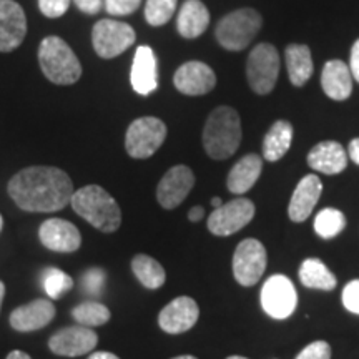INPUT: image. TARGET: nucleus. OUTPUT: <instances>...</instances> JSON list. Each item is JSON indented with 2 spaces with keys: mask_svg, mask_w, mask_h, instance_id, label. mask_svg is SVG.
<instances>
[{
  "mask_svg": "<svg viewBox=\"0 0 359 359\" xmlns=\"http://www.w3.org/2000/svg\"><path fill=\"white\" fill-rule=\"evenodd\" d=\"M255 203L250 198H235L215 208L208 217V231L215 236H230L236 231L243 230L251 219L255 218Z\"/></svg>",
  "mask_w": 359,
  "mask_h": 359,
  "instance_id": "9d476101",
  "label": "nucleus"
},
{
  "mask_svg": "<svg viewBox=\"0 0 359 359\" xmlns=\"http://www.w3.org/2000/svg\"><path fill=\"white\" fill-rule=\"evenodd\" d=\"M200 318L198 304L190 296L173 299L158 314V326L168 334H180L191 330Z\"/></svg>",
  "mask_w": 359,
  "mask_h": 359,
  "instance_id": "dca6fc26",
  "label": "nucleus"
},
{
  "mask_svg": "<svg viewBox=\"0 0 359 359\" xmlns=\"http://www.w3.org/2000/svg\"><path fill=\"white\" fill-rule=\"evenodd\" d=\"M241 143V120L231 107H218L210 114L203 128V147L213 160H226Z\"/></svg>",
  "mask_w": 359,
  "mask_h": 359,
  "instance_id": "7ed1b4c3",
  "label": "nucleus"
},
{
  "mask_svg": "<svg viewBox=\"0 0 359 359\" xmlns=\"http://www.w3.org/2000/svg\"><path fill=\"white\" fill-rule=\"evenodd\" d=\"M4 294H6V285H4V283L0 281V306H2V302H4Z\"/></svg>",
  "mask_w": 359,
  "mask_h": 359,
  "instance_id": "a18cd8bd",
  "label": "nucleus"
},
{
  "mask_svg": "<svg viewBox=\"0 0 359 359\" xmlns=\"http://www.w3.org/2000/svg\"><path fill=\"white\" fill-rule=\"evenodd\" d=\"M137 34L132 25L125 22L103 19L93 25L92 43L97 55L102 58H115L132 47Z\"/></svg>",
  "mask_w": 359,
  "mask_h": 359,
  "instance_id": "1a4fd4ad",
  "label": "nucleus"
},
{
  "mask_svg": "<svg viewBox=\"0 0 359 359\" xmlns=\"http://www.w3.org/2000/svg\"><path fill=\"white\" fill-rule=\"evenodd\" d=\"M203 217H205V210L201 208V206H193L190 212H188V219H190V222H193V223L200 222V219Z\"/></svg>",
  "mask_w": 359,
  "mask_h": 359,
  "instance_id": "a19ab883",
  "label": "nucleus"
},
{
  "mask_svg": "<svg viewBox=\"0 0 359 359\" xmlns=\"http://www.w3.org/2000/svg\"><path fill=\"white\" fill-rule=\"evenodd\" d=\"M353 74L343 60L326 62L321 74V87L327 97L336 102L348 100L353 92Z\"/></svg>",
  "mask_w": 359,
  "mask_h": 359,
  "instance_id": "4be33fe9",
  "label": "nucleus"
},
{
  "mask_svg": "<svg viewBox=\"0 0 359 359\" xmlns=\"http://www.w3.org/2000/svg\"><path fill=\"white\" fill-rule=\"evenodd\" d=\"M308 165L314 172L325 175H339L348 167L346 150L338 142H321L309 150Z\"/></svg>",
  "mask_w": 359,
  "mask_h": 359,
  "instance_id": "412c9836",
  "label": "nucleus"
},
{
  "mask_svg": "<svg viewBox=\"0 0 359 359\" xmlns=\"http://www.w3.org/2000/svg\"><path fill=\"white\" fill-rule=\"evenodd\" d=\"M130 83L138 95H150L158 88V70H156V57L151 47L140 45L135 52Z\"/></svg>",
  "mask_w": 359,
  "mask_h": 359,
  "instance_id": "6ab92c4d",
  "label": "nucleus"
},
{
  "mask_svg": "<svg viewBox=\"0 0 359 359\" xmlns=\"http://www.w3.org/2000/svg\"><path fill=\"white\" fill-rule=\"evenodd\" d=\"M298 293L293 281L285 275H273L264 281L262 288L263 311L273 320H286L294 313Z\"/></svg>",
  "mask_w": 359,
  "mask_h": 359,
  "instance_id": "9b49d317",
  "label": "nucleus"
},
{
  "mask_svg": "<svg viewBox=\"0 0 359 359\" xmlns=\"http://www.w3.org/2000/svg\"><path fill=\"white\" fill-rule=\"evenodd\" d=\"M280 75V53L271 43H258L246 62V77L251 90L268 95L275 88Z\"/></svg>",
  "mask_w": 359,
  "mask_h": 359,
  "instance_id": "0eeeda50",
  "label": "nucleus"
},
{
  "mask_svg": "<svg viewBox=\"0 0 359 359\" xmlns=\"http://www.w3.org/2000/svg\"><path fill=\"white\" fill-rule=\"evenodd\" d=\"M296 359H331V346L326 341H314L304 346Z\"/></svg>",
  "mask_w": 359,
  "mask_h": 359,
  "instance_id": "f704fd0d",
  "label": "nucleus"
},
{
  "mask_svg": "<svg viewBox=\"0 0 359 359\" xmlns=\"http://www.w3.org/2000/svg\"><path fill=\"white\" fill-rule=\"evenodd\" d=\"M2 228H4V218L2 215H0V231H2Z\"/></svg>",
  "mask_w": 359,
  "mask_h": 359,
  "instance_id": "09e8293b",
  "label": "nucleus"
},
{
  "mask_svg": "<svg viewBox=\"0 0 359 359\" xmlns=\"http://www.w3.org/2000/svg\"><path fill=\"white\" fill-rule=\"evenodd\" d=\"M39 62L43 75L57 85H72L82 77V65L70 45L60 37H45L39 47Z\"/></svg>",
  "mask_w": 359,
  "mask_h": 359,
  "instance_id": "20e7f679",
  "label": "nucleus"
},
{
  "mask_svg": "<svg viewBox=\"0 0 359 359\" xmlns=\"http://www.w3.org/2000/svg\"><path fill=\"white\" fill-rule=\"evenodd\" d=\"M323 193V182L318 175H306L294 188L291 195L288 217L291 222L303 223L313 213L314 206L320 201Z\"/></svg>",
  "mask_w": 359,
  "mask_h": 359,
  "instance_id": "a211bd4d",
  "label": "nucleus"
},
{
  "mask_svg": "<svg viewBox=\"0 0 359 359\" xmlns=\"http://www.w3.org/2000/svg\"><path fill=\"white\" fill-rule=\"evenodd\" d=\"M346 228V217L336 208H325L314 218V231L323 240L338 236Z\"/></svg>",
  "mask_w": 359,
  "mask_h": 359,
  "instance_id": "c85d7f7f",
  "label": "nucleus"
},
{
  "mask_svg": "<svg viewBox=\"0 0 359 359\" xmlns=\"http://www.w3.org/2000/svg\"><path fill=\"white\" fill-rule=\"evenodd\" d=\"M8 195L24 212H60L70 203L74 183L60 168L29 167L13 175L8 182Z\"/></svg>",
  "mask_w": 359,
  "mask_h": 359,
  "instance_id": "f257e3e1",
  "label": "nucleus"
},
{
  "mask_svg": "<svg viewBox=\"0 0 359 359\" xmlns=\"http://www.w3.org/2000/svg\"><path fill=\"white\" fill-rule=\"evenodd\" d=\"M74 2L80 11L88 13V15H95L103 7V0H74Z\"/></svg>",
  "mask_w": 359,
  "mask_h": 359,
  "instance_id": "4c0bfd02",
  "label": "nucleus"
},
{
  "mask_svg": "<svg viewBox=\"0 0 359 359\" xmlns=\"http://www.w3.org/2000/svg\"><path fill=\"white\" fill-rule=\"evenodd\" d=\"M70 205L79 217L103 233H114L122 224V210L118 203L98 185H87L74 191Z\"/></svg>",
  "mask_w": 359,
  "mask_h": 359,
  "instance_id": "f03ea898",
  "label": "nucleus"
},
{
  "mask_svg": "<svg viewBox=\"0 0 359 359\" xmlns=\"http://www.w3.org/2000/svg\"><path fill=\"white\" fill-rule=\"evenodd\" d=\"M286 69H288L290 82L294 87H303L304 83L311 79L314 65L311 50L308 45L302 43H291L285 50Z\"/></svg>",
  "mask_w": 359,
  "mask_h": 359,
  "instance_id": "393cba45",
  "label": "nucleus"
},
{
  "mask_svg": "<svg viewBox=\"0 0 359 359\" xmlns=\"http://www.w3.org/2000/svg\"><path fill=\"white\" fill-rule=\"evenodd\" d=\"M98 336L92 327L77 325L58 330L55 334L48 339V348L57 356L77 358L83 354L92 353L97 346Z\"/></svg>",
  "mask_w": 359,
  "mask_h": 359,
  "instance_id": "f8f14e48",
  "label": "nucleus"
},
{
  "mask_svg": "<svg viewBox=\"0 0 359 359\" xmlns=\"http://www.w3.org/2000/svg\"><path fill=\"white\" fill-rule=\"evenodd\" d=\"M40 281L47 293L48 298L52 299H60L62 296L69 293L74 288V280L70 275H67L65 271L58 268H45L40 275Z\"/></svg>",
  "mask_w": 359,
  "mask_h": 359,
  "instance_id": "c756f323",
  "label": "nucleus"
},
{
  "mask_svg": "<svg viewBox=\"0 0 359 359\" xmlns=\"http://www.w3.org/2000/svg\"><path fill=\"white\" fill-rule=\"evenodd\" d=\"M167 138V125L156 116H142L130 123L125 135V148L132 158H150Z\"/></svg>",
  "mask_w": 359,
  "mask_h": 359,
  "instance_id": "423d86ee",
  "label": "nucleus"
},
{
  "mask_svg": "<svg viewBox=\"0 0 359 359\" xmlns=\"http://www.w3.org/2000/svg\"><path fill=\"white\" fill-rule=\"evenodd\" d=\"M349 70H351L353 79L359 82V40H356L351 48V58H349Z\"/></svg>",
  "mask_w": 359,
  "mask_h": 359,
  "instance_id": "58836bf2",
  "label": "nucleus"
},
{
  "mask_svg": "<svg viewBox=\"0 0 359 359\" xmlns=\"http://www.w3.org/2000/svg\"><path fill=\"white\" fill-rule=\"evenodd\" d=\"M210 12L200 0H187L177 17L178 34L183 39H196L208 29Z\"/></svg>",
  "mask_w": 359,
  "mask_h": 359,
  "instance_id": "b1692460",
  "label": "nucleus"
},
{
  "mask_svg": "<svg viewBox=\"0 0 359 359\" xmlns=\"http://www.w3.org/2000/svg\"><path fill=\"white\" fill-rule=\"evenodd\" d=\"M55 318V306L48 299H35L15 308L11 314V326L19 333H32L50 325Z\"/></svg>",
  "mask_w": 359,
  "mask_h": 359,
  "instance_id": "aec40b11",
  "label": "nucleus"
},
{
  "mask_svg": "<svg viewBox=\"0 0 359 359\" xmlns=\"http://www.w3.org/2000/svg\"><path fill=\"white\" fill-rule=\"evenodd\" d=\"M173 83L183 95L200 97L206 95L215 88L217 75L210 65L198 60H191L180 65V69L175 72Z\"/></svg>",
  "mask_w": 359,
  "mask_h": 359,
  "instance_id": "4468645a",
  "label": "nucleus"
},
{
  "mask_svg": "<svg viewBox=\"0 0 359 359\" xmlns=\"http://www.w3.org/2000/svg\"><path fill=\"white\" fill-rule=\"evenodd\" d=\"M142 0H105V11L110 13V15H130L140 7Z\"/></svg>",
  "mask_w": 359,
  "mask_h": 359,
  "instance_id": "72a5a7b5",
  "label": "nucleus"
},
{
  "mask_svg": "<svg viewBox=\"0 0 359 359\" xmlns=\"http://www.w3.org/2000/svg\"><path fill=\"white\" fill-rule=\"evenodd\" d=\"M293 143V125L286 120H278L271 125L263 140V158L278 161L288 154Z\"/></svg>",
  "mask_w": 359,
  "mask_h": 359,
  "instance_id": "a878e982",
  "label": "nucleus"
},
{
  "mask_svg": "<svg viewBox=\"0 0 359 359\" xmlns=\"http://www.w3.org/2000/svg\"><path fill=\"white\" fill-rule=\"evenodd\" d=\"M348 155L354 163L359 165V138H354V140L349 142L348 147Z\"/></svg>",
  "mask_w": 359,
  "mask_h": 359,
  "instance_id": "ea45409f",
  "label": "nucleus"
},
{
  "mask_svg": "<svg viewBox=\"0 0 359 359\" xmlns=\"http://www.w3.org/2000/svg\"><path fill=\"white\" fill-rule=\"evenodd\" d=\"M178 0H147L145 20L151 27H161L172 20Z\"/></svg>",
  "mask_w": 359,
  "mask_h": 359,
  "instance_id": "2f4dec72",
  "label": "nucleus"
},
{
  "mask_svg": "<svg viewBox=\"0 0 359 359\" xmlns=\"http://www.w3.org/2000/svg\"><path fill=\"white\" fill-rule=\"evenodd\" d=\"M105 286V271L102 268H90L82 275V288L87 294L102 296Z\"/></svg>",
  "mask_w": 359,
  "mask_h": 359,
  "instance_id": "473e14b6",
  "label": "nucleus"
},
{
  "mask_svg": "<svg viewBox=\"0 0 359 359\" xmlns=\"http://www.w3.org/2000/svg\"><path fill=\"white\" fill-rule=\"evenodd\" d=\"M72 0H39L40 12L48 19H58L69 11Z\"/></svg>",
  "mask_w": 359,
  "mask_h": 359,
  "instance_id": "c9c22d12",
  "label": "nucleus"
},
{
  "mask_svg": "<svg viewBox=\"0 0 359 359\" xmlns=\"http://www.w3.org/2000/svg\"><path fill=\"white\" fill-rule=\"evenodd\" d=\"M262 25V15L255 8H238L218 22L215 37L226 50L241 52L257 37Z\"/></svg>",
  "mask_w": 359,
  "mask_h": 359,
  "instance_id": "39448f33",
  "label": "nucleus"
},
{
  "mask_svg": "<svg viewBox=\"0 0 359 359\" xmlns=\"http://www.w3.org/2000/svg\"><path fill=\"white\" fill-rule=\"evenodd\" d=\"M88 359H120V358H118V356H115L114 353L97 351V353H92V354H90Z\"/></svg>",
  "mask_w": 359,
  "mask_h": 359,
  "instance_id": "79ce46f5",
  "label": "nucleus"
},
{
  "mask_svg": "<svg viewBox=\"0 0 359 359\" xmlns=\"http://www.w3.org/2000/svg\"><path fill=\"white\" fill-rule=\"evenodd\" d=\"M27 17L13 0H0V52H12L24 42Z\"/></svg>",
  "mask_w": 359,
  "mask_h": 359,
  "instance_id": "f3484780",
  "label": "nucleus"
},
{
  "mask_svg": "<svg viewBox=\"0 0 359 359\" xmlns=\"http://www.w3.org/2000/svg\"><path fill=\"white\" fill-rule=\"evenodd\" d=\"M299 281L304 288L309 290H321V291H333L338 285V280L330 268L326 266L321 259L308 258L304 259L299 266Z\"/></svg>",
  "mask_w": 359,
  "mask_h": 359,
  "instance_id": "bb28decb",
  "label": "nucleus"
},
{
  "mask_svg": "<svg viewBox=\"0 0 359 359\" xmlns=\"http://www.w3.org/2000/svg\"><path fill=\"white\" fill-rule=\"evenodd\" d=\"M222 205H223V201H222V198H219V196H215V198H212L213 208H219Z\"/></svg>",
  "mask_w": 359,
  "mask_h": 359,
  "instance_id": "c03bdc74",
  "label": "nucleus"
},
{
  "mask_svg": "<svg viewBox=\"0 0 359 359\" xmlns=\"http://www.w3.org/2000/svg\"><path fill=\"white\" fill-rule=\"evenodd\" d=\"M72 316L77 320L79 325L93 327L107 325L110 321V311L105 304L98 302H85L72 309Z\"/></svg>",
  "mask_w": 359,
  "mask_h": 359,
  "instance_id": "7c9ffc66",
  "label": "nucleus"
},
{
  "mask_svg": "<svg viewBox=\"0 0 359 359\" xmlns=\"http://www.w3.org/2000/svg\"><path fill=\"white\" fill-rule=\"evenodd\" d=\"M7 359H32V358H30L29 354H27V353H24V351H19V349H15V351L8 353Z\"/></svg>",
  "mask_w": 359,
  "mask_h": 359,
  "instance_id": "37998d69",
  "label": "nucleus"
},
{
  "mask_svg": "<svg viewBox=\"0 0 359 359\" xmlns=\"http://www.w3.org/2000/svg\"><path fill=\"white\" fill-rule=\"evenodd\" d=\"M172 359H198V358L190 356V354H183V356H177V358H172Z\"/></svg>",
  "mask_w": 359,
  "mask_h": 359,
  "instance_id": "49530a36",
  "label": "nucleus"
},
{
  "mask_svg": "<svg viewBox=\"0 0 359 359\" xmlns=\"http://www.w3.org/2000/svg\"><path fill=\"white\" fill-rule=\"evenodd\" d=\"M263 170V158L257 154L245 155L233 165L226 178V187L233 195H243L258 182Z\"/></svg>",
  "mask_w": 359,
  "mask_h": 359,
  "instance_id": "5701e85b",
  "label": "nucleus"
},
{
  "mask_svg": "<svg viewBox=\"0 0 359 359\" xmlns=\"http://www.w3.org/2000/svg\"><path fill=\"white\" fill-rule=\"evenodd\" d=\"M195 185V175L185 165L170 168L156 187V200L165 210H173L183 203Z\"/></svg>",
  "mask_w": 359,
  "mask_h": 359,
  "instance_id": "ddd939ff",
  "label": "nucleus"
},
{
  "mask_svg": "<svg viewBox=\"0 0 359 359\" xmlns=\"http://www.w3.org/2000/svg\"><path fill=\"white\" fill-rule=\"evenodd\" d=\"M226 359H248V358H245V356H230V358H226Z\"/></svg>",
  "mask_w": 359,
  "mask_h": 359,
  "instance_id": "de8ad7c7",
  "label": "nucleus"
},
{
  "mask_svg": "<svg viewBox=\"0 0 359 359\" xmlns=\"http://www.w3.org/2000/svg\"><path fill=\"white\" fill-rule=\"evenodd\" d=\"M132 271L147 290H158L167 280L163 266L148 255H137L132 259Z\"/></svg>",
  "mask_w": 359,
  "mask_h": 359,
  "instance_id": "cd10ccee",
  "label": "nucleus"
},
{
  "mask_svg": "<svg viewBox=\"0 0 359 359\" xmlns=\"http://www.w3.org/2000/svg\"><path fill=\"white\" fill-rule=\"evenodd\" d=\"M343 304L349 313L359 314V280L349 281L343 290Z\"/></svg>",
  "mask_w": 359,
  "mask_h": 359,
  "instance_id": "e433bc0d",
  "label": "nucleus"
},
{
  "mask_svg": "<svg viewBox=\"0 0 359 359\" xmlns=\"http://www.w3.org/2000/svg\"><path fill=\"white\" fill-rule=\"evenodd\" d=\"M39 240L55 253H74L82 246V235L74 223L62 218L45 219L39 228Z\"/></svg>",
  "mask_w": 359,
  "mask_h": 359,
  "instance_id": "2eb2a0df",
  "label": "nucleus"
},
{
  "mask_svg": "<svg viewBox=\"0 0 359 359\" xmlns=\"http://www.w3.org/2000/svg\"><path fill=\"white\" fill-rule=\"evenodd\" d=\"M266 248L257 238H246L233 253V275L241 286H253L266 271Z\"/></svg>",
  "mask_w": 359,
  "mask_h": 359,
  "instance_id": "6e6552de",
  "label": "nucleus"
}]
</instances>
